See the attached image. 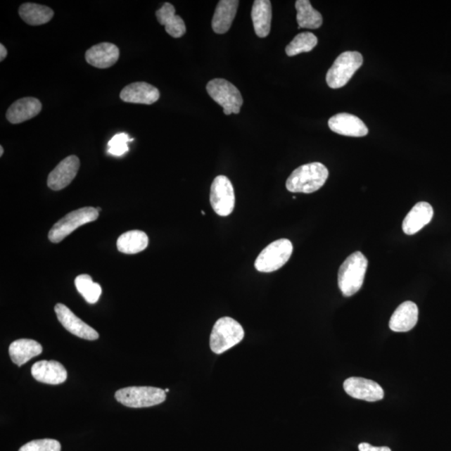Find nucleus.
<instances>
[{"label": "nucleus", "mask_w": 451, "mask_h": 451, "mask_svg": "<svg viewBox=\"0 0 451 451\" xmlns=\"http://www.w3.org/2000/svg\"><path fill=\"white\" fill-rule=\"evenodd\" d=\"M245 336L243 328L238 321L223 317L213 326L210 336V348L217 355H221L243 341Z\"/></svg>", "instance_id": "3"}, {"label": "nucleus", "mask_w": 451, "mask_h": 451, "mask_svg": "<svg viewBox=\"0 0 451 451\" xmlns=\"http://www.w3.org/2000/svg\"><path fill=\"white\" fill-rule=\"evenodd\" d=\"M31 374L37 381L48 385H60L67 379V371L64 366L55 360L37 362L31 368Z\"/></svg>", "instance_id": "15"}, {"label": "nucleus", "mask_w": 451, "mask_h": 451, "mask_svg": "<svg viewBox=\"0 0 451 451\" xmlns=\"http://www.w3.org/2000/svg\"><path fill=\"white\" fill-rule=\"evenodd\" d=\"M120 99L128 103L153 105L160 98L158 88L146 82L128 84L120 94Z\"/></svg>", "instance_id": "14"}, {"label": "nucleus", "mask_w": 451, "mask_h": 451, "mask_svg": "<svg viewBox=\"0 0 451 451\" xmlns=\"http://www.w3.org/2000/svg\"><path fill=\"white\" fill-rule=\"evenodd\" d=\"M80 160L77 155H70L57 165L56 167L49 174L47 185L53 191H61L69 186L80 168Z\"/></svg>", "instance_id": "12"}, {"label": "nucleus", "mask_w": 451, "mask_h": 451, "mask_svg": "<svg viewBox=\"0 0 451 451\" xmlns=\"http://www.w3.org/2000/svg\"><path fill=\"white\" fill-rule=\"evenodd\" d=\"M239 6L238 0H221L218 2L212 21L214 32L222 34L230 30Z\"/></svg>", "instance_id": "20"}, {"label": "nucleus", "mask_w": 451, "mask_h": 451, "mask_svg": "<svg viewBox=\"0 0 451 451\" xmlns=\"http://www.w3.org/2000/svg\"><path fill=\"white\" fill-rule=\"evenodd\" d=\"M148 243V236L144 231L133 230L125 232L120 236L116 245L120 253L136 254L145 250Z\"/></svg>", "instance_id": "25"}, {"label": "nucleus", "mask_w": 451, "mask_h": 451, "mask_svg": "<svg viewBox=\"0 0 451 451\" xmlns=\"http://www.w3.org/2000/svg\"><path fill=\"white\" fill-rule=\"evenodd\" d=\"M434 216V210L431 204L418 203L405 217L402 229L405 234L414 235L428 224Z\"/></svg>", "instance_id": "19"}, {"label": "nucleus", "mask_w": 451, "mask_h": 451, "mask_svg": "<svg viewBox=\"0 0 451 451\" xmlns=\"http://www.w3.org/2000/svg\"><path fill=\"white\" fill-rule=\"evenodd\" d=\"M328 177V169L322 163L305 164L294 170L286 182V187L290 193H312L325 184Z\"/></svg>", "instance_id": "1"}, {"label": "nucleus", "mask_w": 451, "mask_h": 451, "mask_svg": "<svg viewBox=\"0 0 451 451\" xmlns=\"http://www.w3.org/2000/svg\"><path fill=\"white\" fill-rule=\"evenodd\" d=\"M42 351L43 348L40 343L28 338L18 339L8 348L12 361L19 367L42 354Z\"/></svg>", "instance_id": "22"}, {"label": "nucleus", "mask_w": 451, "mask_h": 451, "mask_svg": "<svg viewBox=\"0 0 451 451\" xmlns=\"http://www.w3.org/2000/svg\"><path fill=\"white\" fill-rule=\"evenodd\" d=\"M329 127L332 132L339 135L362 137L368 135L369 129L363 120L348 113H339L329 120Z\"/></svg>", "instance_id": "13"}, {"label": "nucleus", "mask_w": 451, "mask_h": 451, "mask_svg": "<svg viewBox=\"0 0 451 451\" xmlns=\"http://www.w3.org/2000/svg\"><path fill=\"white\" fill-rule=\"evenodd\" d=\"M42 110V104L37 98L25 97L10 106L6 118L11 124H20L35 117Z\"/></svg>", "instance_id": "18"}, {"label": "nucleus", "mask_w": 451, "mask_h": 451, "mask_svg": "<svg viewBox=\"0 0 451 451\" xmlns=\"http://www.w3.org/2000/svg\"><path fill=\"white\" fill-rule=\"evenodd\" d=\"M120 51L113 43H101L92 46L86 53L88 64L96 68L106 69L114 65L119 60Z\"/></svg>", "instance_id": "16"}, {"label": "nucleus", "mask_w": 451, "mask_h": 451, "mask_svg": "<svg viewBox=\"0 0 451 451\" xmlns=\"http://www.w3.org/2000/svg\"><path fill=\"white\" fill-rule=\"evenodd\" d=\"M129 141L132 140L129 139L126 133L115 135L109 142V153L117 156L124 155L129 150L127 142Z\"/></svg>", "instance_id": "30"}, {"label": "nucleus", "mask_w": 451, "mask_h": 451, "mask_svg": "<svg viewBox=\"0 0 451 451\" xmlns=\"http://www.w3.org/2000/svg\"><path fill=\"white\" fill-rule=\"evenodd\" d=\"M298 28L319 29L323 24L322 15L312 8L309 0H298L296 4Z\"/></svg>", "instance_id": "26"}, {"label": "nucleus", "mask_w": 451, "mask_h": 451, "mask_svg": "<svg viewBox=\"0 0 451 451\" xmlns=\"http://www.w3.org/2000/svg\"><path fill=\"white\" fill-rule=\"evenodd\" d=\"M75 287L87 302L94 305L99 300L102 290L99 284L94 283L90 275L82 274L75 280Z\"/></svg>", "instance_id": "27"}, {"label": "nucleus", "mask_w": 451, "mask_h": 451, "mask_svg": "<svg viewBox=\"0 0 451 451\" xmlns=\"http://www.w3.org/2000/svg\"><path fill=\"white\" fill-rule=\"evenodd\" d=\"M19 15L26 24L30 25H42L52 20V8L38 4L25 3L19 8Z\"/></svg>", "instance_id": "24"}, {"label": "nucleus", "mask_w": 451, "mask_h": 451, "mask_svg": "<svg viewBox=\"0 0 451 451\" xmlns=\"http://www.w3.org/2000/svg\"><path fill=\"white\" fill-rule=\"evenodd\" d=\"M367 269V258L360 252L352 253L345 259L338 274V288L343 296L350 297L360 291Z\"/></svg>", "instance_id": "2"}, {"label": "nucleus", "mask_w": 451, "mask_h": 451, "mask_svg": "<svg viewBox=\"0 0 451 451\" xmlns=\"http://www.w3.org/2000/svg\"><path fill=\"white\" fill-rule=\"evenodd\" d=\"M419 310L412 301H406L397 307L390 320L392 331L404 333L414 328L418 322Z\"/></svg>", "instance_id": "17"}, {"label": "nucleus", "mask_w": 451, "mask_h": 451, "mask_svg": "<svg viewBox=\"0 0 451 451\" xmlns=\"http://www.w3.org/2000/svg\"><path fill=\"white\" fill-rule=\"evenodd\" d=\"M254 30L258 37L265 38L270 33L272 4L269 0H255L252 8Z\"/></svg>", "instance_id": "23"}, {"label": "nucleus", "mask_w": 451, "mask_h": 451, "mask_svg": "<svg viewBox=\"0 0 451 451\" xmlns=\"http://www.w3.org/2000/svg\"><path fill=\"white\" fill-rule=\"evenodd\" d=\"M159 23L165 26L167 33L173 38H181L186 32L185 22L176 15L175 7L172 4L165 3L155 13Z\"/></svg>", "instance_id": "21"}, {"label": "nucleus", "mask_w": 451, "mask_h": 451, "mask_svg": "<svg viewBox=\"0 0 451 451\" xmlns=\"http://www.w3.org/2000/svg\"><path fill=\"white\" fill-rule=\"evenodd\" d=\"M207 91L212 99L222 107L225 115L239 114L243 99L234 84L224 79H214L207 84Z\"/></svg>", "instance_id": "7"}, {"label": "nucleus", "mask_w": 451, "mask_h": 451, "mask_svg": "<svg viewBox=\"0 0 451 451\" xmlns=\"http://www.w3.org/2000/svg\"><path fill=\"white\" fill-rule=\"evenodd\" d=\"M115 400L129 408H146L163 403L166 391L160 388L132 386L115 392Z\"/></svg>", "instance_id": "4"}, {"label": "nucleus", "mask_w": 451, "mask_h": 451, "mask_svg": "<svg viewBox=\"0 0 451 451\" xmlns=\"http://www.w3.org/2000/svg\"><path fill=\"white\" fill-rule=\"evenodd\" d=\"M363 56L357 51L343 52L328 71L326 82L332 89H338L345 86L357 70L363 65Z\"/></svg>", "instance_id": "5"}, {"label": "nucleus", "mask_w": 451, "mask_h": 451, "mask_svg": "<svg viewBox=\"0 0 451 451\" xmlns=\"http://www.w3.org/2000/svg\"><path fill=\"white\" fill-rule=\"evenodd\" d=\"M293 244L288 239H279L262 250L255 261V269L261 272L279 270L289 260L293 253Z\"/></svg>", "instance_id": "8"}, {"label": "nucleus", "mask_w": 451, "mask_h": 451, "mask_svg": "<svg viewBox=\"0 0 451 451\" xmlns=\"http://www.w3.org/2000/svg\"><path fill=\"white\" fill-rule=\"evenodd\" d=\"M347 394L352 398L368 402L381 400L385 396V393L378 383L370 379L351 377L343 383Z\"/></svg>", "instance_id": "11"}, {"label": "nucleus", "mask_w": 451, "mask_h": 451, "mask_svg": "<svg viewBox=\"0 0 451 451\" xmlns=\"http://www.w3.org/2000/svg\"><path fill=\"white\" fill-rule=\"evenodd\" d=\"M55 311L60 323L70 334L87 341H96L99 338V334L96 330L79 319L68 307L58 303L55 307Z\"/></svg>", "instance_id": "10"}, {"label": "nucleus", "mask_w": 451, "mask_h": 451, "mask_svg": "<svg viewBox=\"0 0 451 451\" xmlns=\"http://www.w3.org/2000/svg\"><path fill=\"white\" fill-rule=\"evenodd\" d=\"M3 154H4V148H3V146H0V155L2 156Z\"/></svg>", "instance_id": "33"}, {"label": "nucleus", "mask_w": 451, "mask_h": 451, "mask_svg": "<svg viewBox=\"0 0 451 451\" xmlns=\"http://www.w3.org/2000/svg\"><path fill=\"white\" fill-rule=\"evenodd\" d=\"M8 55L7 49L4 47V44H0V61H3L6 59Z\"/></svg>", "instance_id": "32"}, {"label": "nucleus", "mask_w": 451, "mask_h": 451, "mask_svg": "<svg viewBox=\"0 0 451 451\" xmlns=\"http://www.w3.org/2000/svg\"><path fill=\"white\" fill-rule=\"evenodd\" d=\"M210 203L217 215L227 217L234 211L235 193L234 186L225 176H218L214 179L210 193Z\"/></svg>", "instance_id": "9"}, {"label": "nucleus", "mask_w": 451, "mask_h": 451, "mask_svg": "<svg viewBox=\"0 0 451 451\" xmlns=\"http://www.w3.org/2000/svg\"><path fill=\"white\" fill-rule=\"evenodd\" d=\"M317 44H318V39L314 34L310 32L300 33L286 47V53L288 56H296L301 53L310 52L314 50Z\"/></svg>", "instance_id": "28"}, {"label": "nucleus", "mask_w": 451, "mask_h": 451, "mask_svg": "<svg viewBox=\"0 0 451 451\" xmlns=\"http://www.w3.org/2000/svg\"><path fill=\"white\" fill-rule=\"evenodd\" d=\"M360 451H391L387 446H381V447H376L369 443H361L359 445Z\"/></svg>", "instance_id": "31"}, {"label": "nucleus", "mask_w": 451, "mask_h": 451, "mask_svg": "<svg viewBox=\"0 0 451 451\" xmlns=\"http://www.w3.org/2000/svg\"><path fill=\"white\" fill-rule=\"evenodd\" d=\"M98 217L99 211L97 208L87 207L75 210L67 214L53 226L49 232V239L53 243H59L78 227L96 221Z\"/></svg>", "instance_id": "6"}, {"label": "nucleus", "mask_w": 451, "mask_h": 451, "mask_svg": "<svg viewBox=\"0 0 451 451\" xmlns=\"http://www.w3.org/2000/svg\"><path fill=\"white\" fill-rule=\"evenodd\" d=\"M165 391H166V393L169 392V388H166V390H165Z\"/></svg>", "instance_id": "34"}, {"label": "nucleus", "mask_w": 451, "mask_h": 451, "mask_svg": "<svg viewBox=\"0 0 451 451\" xmlns=\"http://www.w3.org/2000/svg\"><path fill=\"white\" fill-rule=\"evenodd\" d=\"M97 210H98V211H99V212H100V211H101V208H97Z\"/></svg>", "instance_id": "35"}, {"label": "nucleus", "mask_w": 451, "mask_h": 451, "mask_svg": "<svg viewBox=\"0 0 451 451\" xmlns=\"http://www.w3.org/2000/svg\"><path fill=\"white\" fill-rule=\"evenodd\" d=\"M59 441L52 439L35 440L22 446L19 451H61Z\"/></svg>", "instance_id": "29"}]
</instances>
